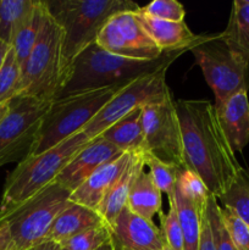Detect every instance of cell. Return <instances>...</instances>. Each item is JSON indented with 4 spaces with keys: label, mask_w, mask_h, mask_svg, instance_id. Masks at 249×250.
I'll list each match as a JSON object with an SVG mask.
<instances>
[{
    "label": "cell",
    "mask_w": 249,
    "mask_h": 250,
    "mask_svg": "<svg viewBox=\"0 0 249 250\" xmlns=\"http://www.w3.org/2000/svg\"><path fill=\"white\" fill-rule=\"evenodd\" d=\"M90 141L93 139L81 131L44 153L31 155L17 164L5 181L0 216L55 182L65 166Z\"/></svg>",
    "instance_id": "277c9868"
},
{
    "label": "cell",
    "mask_w": 249,
    "mask_h": 250,
    "mask_svg": "<svg viewBox=\"0 0 249 250\" xmlns=\"http://www.w3.org/2000/svg\"><path fill=\"white\" fill-rule=\"evenodd\" d=\"M175 202L183 236V250H199L202 215L193 204L175 190Z\"/></svg>",
    "instance_id": "cb8c5ba5"
},
{
    "label": "cell",
    "mask_w": 249,
    "mask_h": 250,
    "mask_svg": "<svg viewBox=\"0 0 249 250\" xmlns=\"http://www.w3.org/2000/svg\"><path fill=\"white\" fill-rule=\"evenodd\" d=\"M51 102L32 97H16L0 124V167L21 163L33 154L42 121Z\"/></svg>",
    "instance_id": "9c48e42d"
},
{
    "label": "cell",
    "mask_w": 249,
    "mask_h": 250,
    "mask_svg": "<svg viewBox=\"0 0 249 250\" xmlns=\"http://www.w3.org/2000/svg\"><path fill=\"white\" fill-rule=\"evenodd\" d=\"M219 200L249 225V170L242 167Z\"/></svg>",
    "instance_id": "484cf974"
},
{
    "label": "cell",
    "mask_w": 249,
    "mask_h": 250,
    "mask_svg": "<svg viewBox=\"0 0 249 250\" xmlns=\"http://www.w3.org/2000/svg\"><path fill=\"white\" fill-rule=\"evenodd\" d=\"M49 14L63 33V56L68 70L73 60L90 44L110 19L120 12H137L131 0H45Z\"/></svg>",
    "instance_id": "3957f363"
},
{
    "label": "cell",
    "mask_w": 249,
    "mask_h": 250,
    "mask_svg": "<svg viewBox=\"0 0 249 250\" xmlns=\"http://www.w3.org/2000/svg\"><path fill=\"white\" fill-rule=\"evenodd\" d=\"M124 85L71 93L51 102L42 121L32 155L44 153L73 134L83 131L95 115Z\"/></svg>",
    "instance_id": "8992f818"
},
{
    "label": "cell",
    "mask_w": 249,
    "mask_h": 250,
    "mask_svg": "<svg viewBox=\"0 0 249 250\" xmlns=\"http://www.w3.org/2000/svg\"><path fill=\"white\" fill-rule=\"evenodd\" d=\"M142 109L133 110L124 119L115 122L111 127L103 132L99 137L104 138L122 153L144 154L146 151L142 126Z\"/></svg>",
    "instance_id": "ffe728a7"
},
{
    "label": "cell",
    "mask_w": 249,
    "mask_h": 250,
    "mask_svg": "<svg viewBox=\"0 0 249 250\" xmlns=\"http://www.w3.org/2000/svg\"><path fill=\"white\" fill-rule=\"evenodd\" d=\"M143 159L144 165L149 168V173L153 177L154 182L156 183L159 189L161 190V193H165L168 200L175 199L177 177L183 168L164 163L148 151L143 154Z\"/></svg>",
    "instance_id": "83f0119b"
},
{
    "label": "cell",
    "mask_w": 249,
    "mask_h": 250,
    "mask_svg": "<svg viewBox=\"0 0 249 250\" xmlns=\"http://www.w3.org/2000/svg\"><path fill=\"white\" fill-rule=\"evenodd\" d=\"M175 190L178 194L182 195L186 200H188L190 204L194 205L200 212H204L207 210L208 199L211 194L197 173L192 172L187 168L181 170Z\"/></svg>",
    "instance_id": "4316f807"
},
{
    "label": "cell",
    "mask_w": 249,
    "mask_h": 250,
    "mask_svg": "<svg viewBox=\"0 0 249 250\" xmlns=\"http://www.w3.org/2000/svg\"><path fill=\"white\" fill-rule=\"evenodd\" d=\"M161 233H163L166 247L168 249L183 250L182 229H181L175 199L168 200L167 214L165 216H163L161 214Z\"/></svg>",
    "instance_id": "1f68e13d"
},
{
    "label": "cell",
    "mask_w": 249,
    "mask_h": 250,
    "mask_svg": "<svg viewBox=\"0 0 249 250\" xmlns=\"http://www.w3.org/2000/svg\"><path fill=\"white\" fill-rule=\"evenodd\" d=\"M142 126L148 153L164 163L185 168L182 136L173 94L143 106Z\"/></svg>",
    "instance_id": "8fae6325"
},
{
    "label": "cell",
    "mask_w": 249,
    "mask_h": 250,
    "mask_svg": "<svg viewBox=\"0 0 249 250\" xmlns=\"http://www.w3.org/2000/svg\"><path fill=\"white\" fill-rule=\"evenodd\" d=\"M161 194L150 173L143 170L132 186L126 207L143 219L153 221V217L161 212Z\"/></svg>",
    "instance_id": "7402d4cb"
},
{
    "label": "cell",
    "mask_w": 249,
    "mask_h": 250,
    "mask_svg": "<svg viewBox=\"0 0 249 250\" xmlns=\"http://www.w3.org/2000/svg\"><path fill=\"white\" fill-rule=\"evenodd\" d=\"M220 215L237 250H249V225L226 208L220 207Z\"/></svg>",
    "instance_id": "836d02e7"
},
{
    "label": "cell",
    "mask_w": 249,
    "mask_h": 250,
    "mask_svg": "<svg viewBox=\"0 0 249 250\" xmlns=\"http://www.w3.org/2000/svg\"><path fill=\"white\" fill-rule=\"evenodd\" d=\"M167 68L163 67L150 75L142 76L121 88L84 127V133L90 139L98 138L115 122L124 119L133 110L145 106L150 103L161 102L172 94L166 83Z\"/></svg>",
    "instance_id": "30bf717a"
},
{
    "label": "cell",
    "mask_w": 249,
    "mask_h": 250,
    "mask_svg": "<svg viewBox=\"0 0 249 250\" xmlns=\"http://www.w3.org/2000/svg\"><path fill=\"white\" fill-rule=\"evenodd\" d=\"M61 249H62L61 248V246L59 243H56V242L45 241L32 250H61Z\"/></svg>",
    "instance_id": "8d00e7d4"
},
{
    "label": "cell",
    "mask_w": 249,
    "mask_h": 250,
    "mask_svg": "<svg viewBox=\"0 0 249 250\" xmlns=\"http://www.w3.org/2000/svg\"><path fill=\"white\" fill-rule=\"evenodd\" d=\"M70 70L63 56L62 29L48 12L36 45L21 68L17 97L54 102L62 94Z\"/></svg>",
    "instance_id": "5b68a950"
},
{
    "label": "cell",
    "mask_w": 249,
    "mask_h": 250,
    "mask_svg": "<svg viewBox=\"0 0 249 250\" xmlns=\"http://www.w3.org/2000/svg\"><path fill=\"white\" fill-rule=\"evenodd\" d=\"M182 136L185 168L197 173L219 199L242 166L236 158L217 115L209 100H176Z\"/></svg>",
    "instance_id": "6da1fadb"
},
{
    "label": "cell",
    "mask_w": 249,
    "mask_h": 250,
    "mask_svg": "<svg viewBox=\"0 0 249 250\" xmlns=\"http://www.w3.org/2000/svg\"><path fill=\"white\" fill-rule=\"evenodd\" d=\"M132 154L133 153H122L100 166L77 189L71 193L70 202L98 212L103 200L128 165Z\"/></svg>",
    "instance_id": "9a60e30c"
},
{
    "label": "cell",
    "mask_w": 249,
    "mask_h": 250,
    "mask_svg": "<svg viewBox=\"0 0 249 250\" xmlns=\"http://www.w3.org/2000/svg\"><path fill=\"white\" fill-rule=\"evenodd\" d=\"M120 154H122L120 149L102 137H98L90 141V143H88L65 166L54 183H58L59 186L72 193L100 166L119 156Z\"/></svg>",
    "instance_id": "5bb4252c"
},
{
    "label": "cell",
    "mask_w": 249,
    "mask_h": 250,
    "mask_svg": "<svg viewBox=\"0 0 249 250\" xmlns=\"http://www.w3.org/2000/svg\"><path fill=\"white\" fill-rule=\"evenodd\" d=\"M48 12L45 0H36L34 6L23 20L21 26L17 28L16 33L12 38L11 48L21 68L28 59L33 46L36 45Z\"/></svg>",
    "instance_id": "44dd1931"
},
{
    "label": "cell",
    "mask_w": 249,
    "mask_h": 250,
    "mask_svg": "<svg viewBox=\"0 0 249 250\" xmlns=\"http://www.w3.org/2000/svg\"><path fill=\"white\" fill-rule=\"evenodd\" d=\"M189 51L214 92L215 107L237 93H248L249 60L225 41L221 32L203 34Z\"/></svg>",
    "instance_id": "52a82bcc"
},
{
    "label": "cell",
    "mask_w": 249,
    "mask_h": 250,
    "mask_svg": "<svg viewBox=\"0 0 249 250\" xmlns=\"http://www.w3.org/2000/svg\"><path fill=\"white\" fill-rule=\"evenodd\" d=\"M215 109L219 115L222 129L233 151H243V149L249 144L248 93H237Z\"/></svg>",
    "instance_id": "e0dca14e"
},
{
    "label": "cell",
    "mask_w": 249,
    "mask_h": 250,
    "mask_svg": "<svg viewBox=\"0 0 249 250\" xmlns=\"http://www.w3.org/2000/svg\"><path fill=\"white\" fill-rule=\"evenodd\" d=\"M104 222V219L94 210L70 203L53 222L46 241L56 242L61 246V243L72 238L76 234Z\"/></svg>",
    "instance_id": "d6986e66"
},
{
    "label": "cell",
    "mask_w": 249,
    "mask_h": 250,
    "mask_svg": "<svg viewBox=\"0 0 249 250\" xmlns=\"http://www.w3.org/2000/svg\"><path fill=\"white\" fill-rule=\"evenodd\" d=\"M139 12L153 19L173 22H182L186 17L185 7L176 0H154L145 6L139 7Z\"/></svg>",
    "instance_id": "d6a6232c"
},
{
    "label": "cell",
    "mask_w": 249,
    "mask_h": 250,
    "mask_svg": "<svg viewBox=\"0 0 249 250\" xmlns=\"http://www.w3.org/2000/svg\"><path fill=\"white\" fill-rule=\"evenodd\" d=\"M199 250H215L211 229H210L209 220H208L207 210H205L204 214L202 215V229H200Z\"/></svg>",
    "instance_id": "e575fe53"
},
{
    "label": "cell",
    "mask_w": 249,
    "mask_h": 250,
    "mask_svg": "<svg viewBox=\"0 0 249 250\" xmlns=\"http://www.w3.org/2000/svg\"><path fill=\"white\" fill-rule=\"evenodd\" d=\"M111 229V242L117 250H164L166 248L161 229L153 221L143 219L124 208Z\"/></svg>",
    "instance_id": "4fadbf2b"
},
{
    "label": "cell",
    "mask_w": 249,
    "mask_h": 250,
    "mask_svg": "<svg viewBox=\"0 0 249 250\" xmlns=\"http://www.w3.org/2000/svg\"><path fill=\"white\" fill-rule=\"evenodd\" d=\"M10 48H11V45L7 43H5V42L0 41V70H1L2 65H4V61H5V58H6L7 53H9Z\"/></svg>",
    "instance_id": "74e56055"
},
{
    "label": "cell",
    "mask_w": 249,
    "mask_h": 250,
    "mask_svg": "<svg viewBox=\"0 0 249 250\" xmlns=\"http://www.w3.org/2000/svg\"><path fill=\"white\" fill-rule=\"evenodd\" d=\"M10 102H11V100H10ZM10 102L2 103V104H0V124H1V121L4 120V117L6 116V114L9 112Z\"/></svg>",
    "instance_id": "f35d334b"
},
{
    "label": "cell",
    "mask_w": 249,
    "mask_h": 250,
    "mask_svg": "<svg viewBox=\"0 0 249 250\" xmlns=\"http://www.w3.org/2000/svg\"><path fill=\"white\" fill-rule=\"evenodd\" d=\"M186 51L165 53L155 60H134L114 55L93 43L73 60L68 82L61 97L83 90L127 84L142 76L170 67Z\"/></svg>",
    "instance_id": "7a4b0ae2"
},
{
    "label": "cell",
    "mask_w": 249,
    "mask_h": 250,
    "mask_svg": "<svg viewBox=\"0 0 249 250\" xmlns=\"http://www.w3.org/2000/svg\"><path fill=\"white\" fill-rule=\"evenodd\" d=\"M143 154H132L131 160L126 166L122 175L109 190L105 199L100 205L98 214L104 219L109 226L114 224L120 212L126 208L129 192L139 173L144 170Z\"/></svg>",
    "instance_id": "ac0fdd59"
},
{
    "label": "cell",
    "mask_w": 249,
    "mask_h": 250,
    "mask_svg": "<svg viewBox=\"0 0 249 250\" xmlns=\"http://www.w3.org/2000/svg\"><path fill=\"white\" fill-rule=\"evenodd\" d=\"M164 250H171V249H168V248H167V247H166V248H165V249H164Z\"/></svg>",
    "instance_id": "60d3db41"
},
{
    "label": "cell",
    "mask_w": 249,
    "mask_h": 250,
    "mask_svg": "<svg viewBox=\"0 0 249 250\" xmlns=\"http://www.w3.org/2000/svg\"><path fill=\"white\" fill-rule=\"evenodd\" d=\"M138 12V11H137ZM137 12H120L103 27L95 43L104 50L134 60H155L163 51L142 26Z\"/></svg>",
    "instance_id": "7c38bea8"
},
{
    "label": "cell",
    "mask_w": 249,
    "mask_h": 250,
    "mask_svg": "<svg viewBox=\"0 0 249 250\" xmlns=\"http://www.w3.org/2000/svg\"><path fill=\"white\" fill-rule=\"evenodd\" d=\"M207 215L211 229L212 241H214L215 250H237L233 242L229 238L220 215V205L214 195H210L208 199Z\"/></svg>",
    "instance_id": "4dcf8cb0"
},
{
    "label": "cell",
    "mask_w": 249,
    "mask_h": 250,
    "mask_svg": "<svg viewBox=\"0 0 249 250\" xmlns=\"http://www.w3.org/2000/svg\"><path fill=\"white\" fill-rule=\"evenodd\" d=\"M70 194L58 183H51L0 216V226H7L16 250H32L46 241L53 222L71 203Z\"/></svg>",
    "instance_id": "ba28073f"
},
{
    "label": "cell",
    "mask_w": 249,
    "mask_h": 250,
    "mask_svg": "<svg viewBox=\"0 0 249 250\" xmlns=\"http://www.w3.org/2000/svg\"><path fill=\"white\" fill-rule=\"evenodd\" d=\"M137 15L142 26L163 53H173L180 50L189 51L192 46L199 43L203 38V36L193 33L185 21L173 22L153 19L141 14L139 10Z\"/></svg>",
    "instance_id": "2e32d148"
},
{
    "label": "cell",
    "mask_w": 249,
    "mask_h": 250,
    "mask_svg": "<svg viewBox=\"0 0 249 250\" xmlns=\"http://www.w3.org/2000/svg\"><path fill=\"white\" fill-rule=\"evenodd\" d=\"M61 250H66V249H63V248H62V249H61Z\"/></svg>",
    "instance_id": "b9f144b4"
},
{
    "label": "cell",
    "mask_w": 249,
    "mask_h": 250,
    "mask_svg": "<svg viewBox=\"0 0 249 250\" xmlns=\"http://www.w3.org/2000/svg\"><path fill=\"white\" fill-rule=\"evenodd\" d=\"M36 4V0H0V41L11 45L17 28Z\"/></svg>",
    "instance_id": "d4e9b609"
},
{
    "label": "cell",
    "mask_w": 249,
    "mask_h": 250,
    "mask_svg": "<svg viewBox=\"0 0 249 250\" xmlns=\"http://www.w3.org/2000/svg\"><path fill=\"white\" fill-rule=\"evenodd\" d=\"M111 242V229L106 222L88 229L61 243L66 250H98Z\"/></svg>",
    "instance_id": "f1b7e54d"
},
{
    "label": "cell",
    "mask_w": 249,
    "mask_h": 250,
    "mask_svg": "<svg viewBox=\"0 0 249 250\" xmlns=\"http://www.w3.org/2000/svg\"><path fill=\"white\" fill-rule=\"evenodd\" d=\"M98 250H117V249L115 248L114 244H112V242H109V243L105 244V246H103L102 248L98 249Z\"/></svg>",
    "instance_id": "ab89813d"
},
{
    "label": "cell",
    "mask_w": 249,
    "mask_h": 250,
    "mask_svg": "<svg viewBox=\"0 0 249 250\" xmlns=\"http://www.w3.org/2000/svg\"><path fill=\"white\" fill-rule=\"evenodd\" d=\"M0 250H16L9 229L5 225L0 226Z\"/></svg>",
    "instance_id": "d590c367"
},
{
    "label": "cell",
    "mask_w": 249,
    "mask_h": 250,
    "mask_svg": "<svg viewBox=\"0 0 249 250\" xmlns=\"http://www.w3.org/2000/svg\"><path fill=\"white\" fill-rule=\"evenodd\" d=\"M221 34L234 50L249 60V0H234L228 23Z\"/></svg>",
    "instance_id": "603a6c76"
},
{
    "label": "cell",
    "mask_w": 249,
    "mask_h": 250,
    "mask_svg": "<svg viewBox=\"0 0 249 250\" xmlns=\"http://www.w3.org/2000/svg\"><path fill=\"white\" fill-rule=\"evenodd\" d=\"M20 81H21V66L12 48H10L5 58L4 65L0 70V104L10 102L17 97Z\"/></svg>",
    "instance_id": "f546056e"
}]
</instances>
